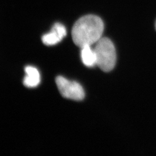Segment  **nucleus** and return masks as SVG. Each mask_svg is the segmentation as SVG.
Masks as SVG:
<instances>
[{"label":"nucleus","instance_id":"4","mask_svg":"<svg viewBox=\"0 0 156 156\" xmlns=\"http://www.w3.org/2000/svg\"><path fill=\"white\" fill-rule=\"evenodd\" d=\"M67 35V30L64 25L60 23H55L50 33L45 34L42 37V41L47 46L55 45L61 42Z\"/></svg>","mask_w":156,"mask_h":156},{"label":"nucleus","instance_id":"5","mask_svg":"<svg viewBox=\"0 0 156 156\" xmlns=\"http://www.w3.org/2000/svg\"><path fill=\"white\" fill-rule=\"evenodd\" d=\"M26 76L24 78L23 84L27 87H35L40 83V73L38 70L32 66L25 68Z\"/></svg>","mask_w":156,"mask_h":156},{"label":"nucleus","instance_id":"1","mask_svg":"<svg viewBox=\"0 0 156 156\" xmlns=\"http://www.w3.org/2000/svg\"><path fill=\"white\" fill-rule=\"evenodd\" d=\"M104 29V23L100 17L94 15L84 16L73 26V41L80 48L93 45L102 38Z\"/></svg>","mask_w":156,"mask_h":156},{"label":"nucleus","instance_id":"6","mask_svg":"<svg viewBox=\"0 0 156 156\" xmlns=\"http://www.w3.org/2000/svg\"><path fill=\"white\" fill-rule=\"evenodd\" d=\"M81 48V58L84 64L88 67H93L96 65V56L94 50L91 46L86 45Z\"/></svg>","mask_w":156,"mask_h":156},{"label":"nucleus","instance_id":"2","mask_svg":"<svg viewBox=\"0 0 156 156\" xmlns=\"http://www.w3.org/2000/svg\"><path fill=\"white\" fill-rule=\"evenodd\" d=\"M96 65L104 72L112 71L116 65V52L113 42L108 38H101L95 43Z\"/></svg>","mask_w":156,"mask_h":156},{"label":"nucleus","instance_id":"7","mask_svg":"<svg viewBox=\"0 0 156 156\" xmlns=\"http://www.w3.org/2000/svg\"></svg>","mask_w":156,"mask_h":156},{"label":"nucleus","instance_id":"3","mask_svg":"<svg viewBox=\"0 0 156 156\" xmlns=\"http://www.w3.org/2000/svg\"><path fill=\"white\" fill-rule=\"evenodd\" d=\"M56 83L63 97L75 101L83 100L84 91L82 86L78 82L70 81L62 76H58L56 79Z\"/></svg>","mask_w":156,"mask_h":156}]
</instances>
